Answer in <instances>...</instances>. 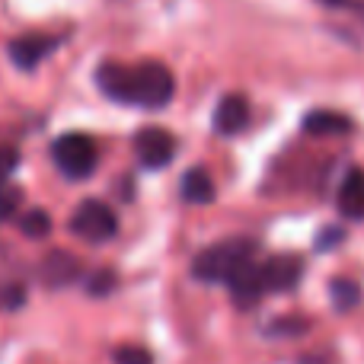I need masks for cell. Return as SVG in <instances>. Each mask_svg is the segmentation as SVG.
I'll use <instances>...</instances> for the list:
<instances>
[{"instance_id": "cell-1", "label": "cell", "mask_w": 364, "mask_h": 364, "mask_svg": "<svg viewBox=\"0 0 364 364\" xmlns=\"http://www.w3.org/2000/svg\"><path fill=\"white\" fill-rule=\"evenodd\" d=\"M96 87L106 100L122 106L164 109L176 96V77L160 61H141L132 68L119 61H102L96 68Z\"/></svg>"}, {"instance_id": "cell-2", "label": "cell", "mask_w": 364, "mask_h": 364, "mask_svg": "<svg viewBox=\"0 0 364 364\" xmlns=\"http://www.w3.org/2000/svg\"><path fill=\"white\" fill-rule=\"evenodd\" d=\"M259 243L250 237H230L211 243L192 259V278L205 284H227L237 272H243L250 262H256Z\"/></svg>"}, {"instance_id": "cell-3", "label": "cell", "mask_w": 364, "mask_h": 364, "mask_svg": "<svg viewBox=\"0 0 364 364\" xmlns=\"http://www.w3.org/2000/svg\"><path fill=\"white\" fill-rule=\"evenodd\" d=\"M51 160L61 170V176L68 179H87L100 166V147L90 134L83 132H68L61 138H55L51 144Z\"/></svg>"}, {"instance_id": "cell-4", "label": "cell", "mask_w": 364, "mask_h": 364, "mask_svg": "<svg viewBox=\"0 0 364 364\" xmlns=\"http://www.w3.org/2000/svg\"><path fill=\"white\" fill-rule=\"evenodd\" d=\"M70 233L87 243H106L119 233V218L115 211L100 198H87L77 205V211L70 214Z\"/></svg>"}, {"instance_id": "cell-5", "label": "cell", "mask_w": 364, "mask_h": 364, "mask_svg": "<svg viewBox=\"0 0 364 364\" xmlns=\"http://www.w3.org/2000/svg\"><path fill=\"white\" fill-rule=\"evenodd\" d=\"M259 288L262 294H282L301 284L304 278V259L301 256H269L256 262Z\"/></svg>"}, {"instance_id": "cell-6", "label": "cell", "mask_w": 364, "mask_h": 364, "mask_svg": "<svg viewBox=\"0 0 364 364\" xmlns=\"http://www.w3.org/2000/svg\"><path fill=\"white\" fill-rule=\"evenodd\" d=\"M134 154L144 170H164L176 157V138L164 128H141L134 134Z\"/></svg>"}, {"instance_id": "cell-7", "label": "cell", "mask_w": 364, "mask_h": 364, "mask_svg": "<svg viewBox=\"0 0 364 364\" xmlns=\"http://www.w3.org/2000/svg\"><path fill=\"white\" fill-rule=\"evenodd\" d=\"M58 48L55 36H38V32H29V36H19L10 42V61L16 64L19 70H32Z\"/></svg>"}, {"instance_id": "cell-8", "label": "cell", "mask_w": 364, "mask_h": 364, "mask_svg": "<svg viewBox=\"0 0 364 364\" xmlns=\"http://www.w3.org/2000/svg\"><path fill=\"white\" fill-rule=\"evenodd\" d=\"M250 125V100L243 93H227L214 109V132L233 138Z\"/></svg>"}, {"instance_id": "cell-9", "label": "cell", "mask_w": 364, "mask_h": 364, "mask_svg": "<svg viewBox=\"0 0 364 364\" xmlns=\"http://www.w3.org/2000/svg\"><path fill=\"white\" fill-rule=\"evenodd\" d=\"M339 214L348 220H364V173L355 170L346 173V179L339 182V195H336Z\"/></svg>"}, {"instance_id": "cell-10", "label": "cell", "mask_w": 364, "mask_h": 364, "mask_svg": "<svg viewBox=\"0 0 364 364\" xmlns=\"http://www.w3.org/2000/svg\"><path fill=\"white\" fill-rule=\"evenodd\" d=\"M42 278H45V284H51V288H64V284L80 278V259L64 252V250H51L42 262Z\"/></svg>"}, {"instance_id": "cell-11", "label": "cell", "mask_w": 364, "mask_h": 364, "mask_svg": "<svg viewBox=\"0 0 364 364\" xmlns=\"http://www.w3.org/2000/svg\"><path fill=\"white\" fill-rule=\"evenodd\" d=\"M352 119L333 109H316V112L304 115V132L307 134H348L352 132Z\"/></svg>"}, {"instance_id": "cell-12", "label": "cell", "mask_w": 364, "mask_h": 364, "mask_svg": "<svg viewBox=\"0 0 364 364\" xmlns=\"http://www.w3.org/2000/svg\"><path fill=\"white\" fill-rule=\"evenodd\" d=\"M179 192H182V198L192 201V205H211L214 201V182H211V176H208V170L192 166V170L182 173Z\"/></svg>"}, {"instance_id": "cell-13", "label": "cell", "mask_w": 364, "mask_h": 364, "mask_svg": "<svg viewBox=\"0 0 364 364\" xmlns=\"http://www.w3.org/2000/svg\"><path fill=\"white\" fill-rule=\"evenodd\" d=\"M329 297H333V307L336 310H355L361 304V284L352 282V278H336L333 284H329Z\"/></svg>"}, {"instance_id": "cell-14", "label": "cell", "mask_w": 364, "mask_h": 364, "mask_svg": "<svg viewBox=\"0 0 364 364\" xmlns=\"http://www.w3.org/2000/svg\"><path fill=\"white\" fill-rule=\"evenodd\" d=\"M19 230L26 233V237L32 240H42L51 233V214L42 211V208H32V211H26L23 218H19Z\"/></svg>"}, {"instance_id": "cell-15", "label": "cell", "mask_w": 364, "mask_h": 364, "mask_svg": "<svg viewBox=\"0 0 364 364\" xmlns=\"http://www.w3.org/2000/svg\"><path fill=\"white\" fill-rule=\"evenodd\" d=\"M112 361L115 364H154L151 352H147V348H141V346H122V348H115Z\"/></svg>"}, {"instance_id": "cell-16", "label": "cell", "mask_w": 364, "mask_h": 364, "mask_svg": "<svg viewBox=\"0 0 364 364\" xmlns=\"http://www.w3.org/2000/svg\"><path fill=\"white\" fill-rule=\"evenodd\" d=\"M310 323L307 320H294V316H284V320H275L265 333L269 336H297V333H307Z\"/></svg>"}, {"instance_id": "cell-17", "label": "cell", "mask_w": 364, "mask_h": 364, "mask_svg": "<svg viewBox=\"0 0 364 364\" xmlns=\"http://www.w3.org/2000/svg\"><path fill=\"white\" fill-rule=\"evenodd\" d=\"M115 288V275L109 269H102V272H96V275H90V282H87V291L93 297H106L109 291Z\"/></svg>"}, {"instance_id": "cell-18", "label": "cell", "mask_w": 364, "mask_h": 364, "mask_svg": "<svg viewBox=\"0 0 364 364\" xmlns=\"http://www.w3.org/2000/svg\"><path fill=\"white\" fill-rule=\"evenodd\" d=\"M19 198H23V192H19L16 186H10V182H6V186H0V220H6L13 211H16Z\"/></svg>"}, {"instance_id": "cell-19", "label": "cell", "mask_w": 364, "mask_h": 364, "mask_svg": "<svg viewBox=\"0 0 364 364\" xmlns=\"http://www.w3.org/2000/svg\"><path fill=\"white\" fill-rule=\"evenodd\" d=\"M342 240H346V230H342V227H329V230H323L320 237H316V250H320V252H333Z\"/></svg>"}, {"instance_id": "cell-20", "label": "cell", "mask_w": 364, "mask_h": 364, "mask_svg": "<svg viewBox=\"0 0 364 364\" xmlns=\"http://www.w3.org/2000/svg\"><path fill=\"white\" fill-rule=\"evenodd\" d=\"M16 164H19V154L13 147H0V186H6V179L16 170Z\"/></svg>"}, {"instance_id": "cell-21", "label": "cell", "mask_w": 364, "mask_h": 364, "mask_svg": "<svg viewBox=\"0 0 364 364\" xmlns=\"http://www.w3.org/2000/svg\"><path fill=\"white\" fill-rule=\"evenodd\" d=\"M316 4L329 6V10H348L364 23V0H316Z\"/></svg>"}, {"instance_id": "cell-22", "label": "cell", "mask_w": 364, "mask_h": 364, "mask_svg": "<svg viewBox=\"0 0 364 364\" xmlns=\"http://www.w3.org/2000/svg\"><path fill=\"white\" fill-rule=\"evenodd\" d=\"M23 297H26V291L19 288V284H13V288H6L4 294H0V304H4V307H19Z\"/></svg>"}]
</instances>
